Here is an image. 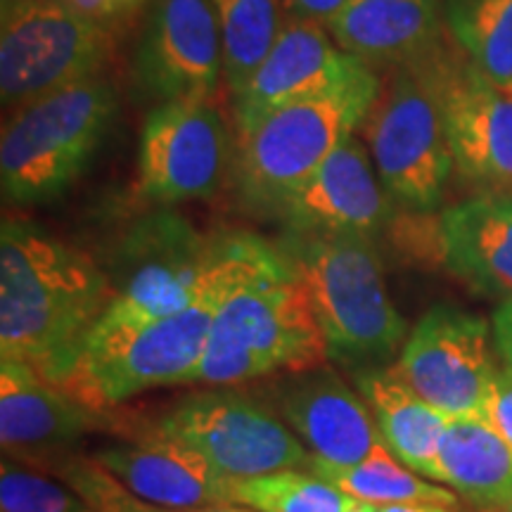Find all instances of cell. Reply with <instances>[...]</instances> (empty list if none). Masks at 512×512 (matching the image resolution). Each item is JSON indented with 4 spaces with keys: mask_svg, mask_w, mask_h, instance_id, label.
Here are the masks:
<instances>
[{
    "mask_svg": "<svg viewBox=\"0 0 512 512\" xmlns=\"http://www.w3.org/2000/svg\"><path fill=\"white\" fill-rule=\"evenodd\" d=\"M112 299L110 275L41 226L0 230V356L60 384Z\"/></svg>",
    "mask_w": 512,
    "mask_h": 512,
    "instance_id": "6da1fadb",
    "label": "cell"
},
{
    "mask_svg": "<svg viewBox=\"0 0 512 512\" xmlns=\"http://www.w3.org/2000/svg\"><path fill=\"white\" fill-rule=\"evenodd\" d=\"M252 235L207 238L162 209L133 223L114 259L112 299L93 328H126L190 309L223 280L266 256Z\"/></svg>",
    "mask_w": 512,
    "mask_h": 512,
    "instance_id": "7a4b0ae2",
    "label": "cell"
},
{
    "mask_svg": "<svg viewBox=\"0 0 512 512\" xmlns=\"http://www.w3.org/2000/svg\"><path fill=\"white\" fill-rule=\"evenodd\" d=\"M328 361L309 290L285 254L226 294L211 320L202 361L188 384L233 387Z\"/></svg>",
    "mask_w": 512,
    "mask_h": 512,
    "instance_id": "3957f363",
    "label": "cell"
},
{
    "mask_svg": "<svg viewBox=\"0 0 512 512\" xmlns=\"http://www.w3.org/2000/svg\"><path fill=\"white\" fill-rule=\"evenodd\" d=\"M309 290L330 361L354 370L387 366L406 344V320L384 285L373 240L290 233L278 247Z\"/></svg>",
    "mask_w": 512,
    "mask_h": 512,
    "instance_id": "277c9868",
    "label": "cell"
},
{
    "mask_svg": "<svg viewBox=\"0 0 512 512\" xmlns=\"http://www.w3.org/2000/svg\"><path fill=\"white\" fill-rule=\"evenodd\" d=\"M278 256L271 247L261 261L209 290L200 302L174 316L126 328H93L74 366L57 387L95 411L107 413L133 396L169 384H188L202 361L211 320L226 294Z\"/></svg>",
    "mask_w": 512,
    "mask_h": 512,
    "instance_id": "5b68a950",
    "label": "cell"
},
{
    "mask_svg": "<svg viewBox=\"0 0 512 512\" xmlns=\"http://www.w3.org/2000/svg\"><path fill=\"white\" fill-rule=\"evenodd\" d=\"M117 107L112 81L100 74L19 107L3 126V195L17 204L64 195L110 133Z\"/></svg>",
    "mask_w": 512,
    "mask_h": 512,
    "instance_id": "8992f818",
    "label": "cell"
},
{
    "mask_svg": "<svg viewBox=\"0 0 512 512\" xmlns=\"http://www.w3.org/2000/svg\"><path fill=\"white\" fill-rule=\"evenodd\" d=\"M382 86L370 69L339 91L280 107L240 131L233 174L249 207L273 211L373 112Z\"/></svg>",
    "mask_w": 512,
    "mask_h": 512,
    "instance_id": "52a82bcc",
    "label": "cell"
},
{
    "mask_svg": "<svg viewBox=\"0 0 512 512\" xmlns=\"http://www.w3.org/2000/svg\"><path fill=\"white\" fill-rule=\"evenodd\" d=\"M427 57L396 67L392 86L380 93L368 114L370 159L384 190L394 202L422 214L441 202L456 169Z\"/></svg>",
    "mask_w": 512,
    "mask_h": 512,
    "instance_id": "ba28073f",
    "label": "cell"
},
{
    "mask_svg": "<svg viewBox=\"0 0 512 512\" xmlns=\"http://www.w3.org/2000/svg\"><path fill=\"white\" fill-rule=\"evenodd\" d=\"M110 50V29L93 22L67 0H3V102L22 107L76 81L98 76Z\"/></svg>",
    "mask_w": 512,
    "mask_h": 512,
    "instance_id": "9c48e42d",
    "label": "cell"
},
{
    "mask_svg": "<svg viewBox=\"0 0 512 512\" xmlns=\"http://www.w3.org/2000/svg\"><path fill=\"white\" fill-rule=\"evenodd\" d=\"M226 479H252L309 463L299 437L264 403L235 389H209L185 396L155 422Z\"/></svg>",
    "mask_w": 512,
    "mask_h": 512,
    "instance_id": "30bf717a",
    "label": "cell"
},
{
    "mask_svg": "<svg viewBox=\"0 0 512 512\" xmlns=\"http://www.w3.org/2000/svg\"><path fill=\"white\" fill-rule=\"evenodd\" d=\"M233 162V136L209 98L159 102L140 128L138 192L159 207L202 200Z\"/></svg>",
    "mask_w": 512,
    "mask_h": 512,
    "instance_id": "8fae6325",
    "label": "cell"
},
{
    "mask_svg": "<svg viewBox=\"0 0 512 512\" xmlns=\"http://www.w3.org/2000/svg\"><path fill=\"white\" fill-rule=\"evenodd\" d=\"M396 370L446 418L489 422L498 368L491 354V325L477 313L434 306L408 335Z\"/></svg>",
    "mask_w": 512,
    "mask_h": 512,
    "instance_id": "7c38bea8",
    "label": "cell"
},
{
    "mask_svg": "<svg viewBox=\"0 0 512 512\" xmlns=\"http://www.w3.org/2000/svg\"><path fill=\"white\" fill-rule=\"evenodd\" d=\"M444 107L453 164L489 192L512 190V91L496 86L470 57L437 48L427 57Z\"/></svg>",
    "mask_w": 512,
    "mask_h": 512,
    "instance_id": "4fadbf2b",
    "label": "cell"
},
{
    "mask_svg": "<svg viewBox=\"0 0 512 512\" xmlns=\"http://www.w3.org/2000/svg\"><path fill=\"white\" fill-rule=\"evenodd\" d=\"M223 76V41L211 0H150L133 53V79L150 100L211 98Z\"/></svg>",
    "mask_w": 512,
    "mask_h": 512,
    "instance_id": "5bb4252c",
    "label": "cell"
},
{
    "mask_svg": "<svg viewBox=\"0 0 512 512\" xmlns=\"http://www.w3.org/2000/svg\"><path fill=\"white\" fill-rule=\"evenodd\" d=\"M370 69V64L332 43L325 24L287 12L271 53L235 95L238 128L242 131L280 107L335 93Z\"/></svg>",
    "mask_w": 512,
    "mask_h": 512,
    "instance_id": "9a60e30c",
    "label": "cell"
},
{
    "mask_svg": "<svg viewBox=\"0 0 512 512\" xmlns=\"http://www.w3.org/2000/svg\"><path fill=\"white\" fill-rule=\"evenodd\" d=\"M290 233L373 240L392 219V197L356 136L344 138L278 209Z\"/></svg>",
    "mask_w": 512,
    "mask_h": 512,
    "instance_id": "2e32d148",
    "label": "cell"
},
{
    "mask_svg": "<svg viewBox=\"0 0 512 512\" xmlns=\"http://www.w3.org/2000/svg\"><path fill=\"white\" fill-rule=\"evenodd\" d=\"M278 408L287 427L330 465H358L389 448L361 392L328 366L287 373L278 387Z\"/></svg>",
    "mask_w": 512,
    "mask_h": 512,
    "instance_id": "e0dca14e",
    "label": "cell"
},
{
    "mask_svg": "<svg viewBox=\"0 0 512 512\" xmlns=\"http://www.w3.org/2000/svg\"><path fill=\"white\" fill-rule=\"evenodd\" d=\"M107 415L86 406L34 366L0 361V444L19 463H43L83 434L107 425Z\"/></svg>",
    "mask_w": 512,
    "mask_h": 512,
    "instance_id": "ac0fdd59",
    "label": "cell"
},
{
    "mask_svg": "<svg viewBox=\"0 0 512 512\" xmlns=\"http://www.w3.org/2000/svg\"><path fill=\"white\" fill-rule=\"evenodd\" d=\"M95 460L131 494L166 510H192L230 503V482L183 441L147 427L131 444L98 451Z\"/></svg>",
    "mask_w": 512,
    "mask_h": 512,
    "instance_id": "d6986e66",
    "label": "cell"
},
{
    "mask_svg": "<svg viewBox=\"0 0 512 512\" xmlns=\"http://www.w3.org/2000/svg\"><path fill=\"white\" fill-rule=\"evenodd\" d=\"M328 31L370 67H406L441 46L439 0H349Z\"/></svg>",
    "mask_w": 512,
    "mask_h": 512,
    "instance_id": "ffe728a7",
    "label": "cell"
},
{
    "mask_svg": "<svg viewBox=\"0 0 512 512\" xmlns=\"http://www.w3.org/2000/svg\"><path fill=\"white\" fill-rule=\"evenodd\" d=\"M448 271L489 297H512V197L484 192L439 216Z\"/></svg>",
    "mask_w": 512,
    "mask_h": 512,
    "instance_id": "44dd1931",
    "label": "cell"
},
{
    "mask_svg": "<svg viewBox=\"0 0 512 512\" xmlns=\"http://www.w3.org/2000/svg\"><path fill=\"white\" fill-rule=\"evenodd\" d=\"M354 380L392 456L418 475L441 482L439 444L451 418L415 394L396 366L358 370Z\"/></svg>",
    "mask_w": 512,
    "mask_h": 512,
    "instance_id": "7402d4cb",
    "label": "cell"
},
{
    "mask_svg": "<svg viewBox=\"0 0 512 512\" xmlns=\"http://www.w3.org/2000/svg\"><path fill=\"white\" fill-rule=\"evenodd\" d=\"M441 482L479 510L512 505V446L482 418H451L439 444Z\"/></svg>",
    "mask_w": 512,
    "mask_h": 512,
    "instance_id": "603a6c76",
    "label": "cell"
},
{
    "mask_svg": "<svg viewBox=\"0 0 512 512\" xmlns=\"http://www.w3.org/2000/svg\"><path fill=\"white\" fill-rule=\"evenodd\" d=\"M306 467L313 475L337 486L342 494L356 498V501L373 505L439 503L448 505V508L458 503V496L451 489L434 484L432 479H422L418 472L396 460L392 451L366 460V463L347 467L323 463V460L311 456Z\"/></svg>",
    "mask_w": 512,
    "mask_h": 512,
    "instance_id": "cb8c5ba5",
    "label": "cell"
},
{
    "mask_svg": "<svg viewBox=\"0 0 512 512\" xmlns=\"http://www.w3.org/2000/svg\"><path fill=\"white\" fill-rule=\"evenodd\" d=\"M223 41V79L233 98L256 72L285 27L283 0H211Z\"/></svg>",
    "mask_w": 512,
    "mask_h": 512,
    "instance_id": "d4e9b609",
    "label": "cell"
},
{
    "mask_svg": "<svg viewBox=\"0 0 512 512\" xmlns=\"http://www.w3.org/2000/svg\"><path fill=\"white\" fill-rule=\"evenodd\" d=\"M444 15L479 72L512 91V0H444Z\"/></svg>",
    "mask_w": 512,
    "mask_h": 512,
    "instance_id": "484cf974",
    "label": "cell"
},
{
    "mask_svg": "<svg viewBox=\"0 0 512 512\" xmlns=\"http://www.w3.org/2000/svg\"><path fill=\"white\" fill-rule=\"evenodd\" d=\"M230 503L252 512H344L351 496L302 470H280L273 475L233 479Z\"/></svg>",
    "mask_w": 512,
    "mask_h": 512,
    "instance_id": "4316f807",
    "label": "cell"
},
{
    "mask_svg": "<svg viewBox=\"0 0 512 512\" xmlns=\"http://www.w3.org/2000/svg\"><path fill=\"white\" fill-rule=\"evenodd\" d=\"M3 512H93L64 479H53L19 460L3 456L0 465Z\"/></svg>",
    "mask_w": 512,
    "mask_h": 512,
    "instance_id": "83f0119b",
    "label": "cell"
},
{
    "mask_svg": "<svg viewBox=\"0 0 512 512\" xmlns=\"http://www.w3.org/2000/svg\"><path fill=\"white\" fill-rule=\"evenodd\" d=\"M489 422L494 430L512 446V368H498L494 389H491Z\"/></svg>",
    "mask_w": 512,
    "mask_h": 512,
    "instance_id": "f1b7e54d",
    "label": "cell"
},
{
    "mask_svg": "<svg viewBox=\"0 0 512 512\" xmlns=\"http://www.w3.org/2000/svg\"><path fill=\"white\" fill-rule=\"evenodd\" d=\"M67 3L74 5L86 17H91L93 22L110 29V24L136 15L147 0H67Z\"/></svg>",
    "mask_w": 512,
    "mask_h": 512,
    "instance_id": "f546056e",
    "label": "cell"
},
{
    "mask_svg": "<svg viewBox=\"0 0 512 512\" xmlns=\"http://www.w3.org/2000/svg\"><path fill=\"white\" fill-rule=\"evenodd\" d=\"M349 0H285V8L290 15L313 19L328 27V22L347 5Z\"/></svg>",
    "mask_w": 512,
    "mask_h": 512,
    "instance_id": "4dcf8cb0",
    "label": "cell"
},
{
    "mask_svg": "<svg viewBox=\"0 0 512 512\" xmlns=\"http://www.w3.org/2000/svg\"><path fill=\"white\" fill-rule=\"evenodd\" d=\"M491 330H494V342L505 366L512 368V297L501 299L498 309L494 311L491 320Z\"/></svg>",
    "mask_w": 512,
    "mask_h": 512,
    "instance_id": "1f68e13d",
    "label": "cell"
},
{
    "mask_svg": "<svg viewBox=\"0 0 512 512\" xmlns=\"http://www.w3.org/2000/svg\"><path fill=\"white\" fill-rule=\"evenodd\" d=\"M377 512H451L448 505L439 503H394V505H377Z\"/></svg>",
    "mask_w": 512,
    "mask_h": 512,
    "instance_id": "d6a6232c",
    "label": "cell"
},
{
    "mask_svg": "<svg viewBox=\"0 0 512 512\" xmlns=\"http://www.w3.org/2000/svg\"><path fill=\"white\" fill-rule=\"evenodd\" d=\"M138 512H247L240 505H207V508H192V510H166V508H157L152 503H143Z\"/></svg>",
    "mask_w": 512,
    "mask_h": 512,
    "instance_id": "836d02e7",
    "label": "cell"
},
{
    "mask_svg": "<svg viewBox=\"0 0 512 512\" xmlns=\"http://www.w3.org/2000/svg\"><path fill=\"white\" fill-rule=\"evenodd\" d=\"M344 512H377V505L373 503H366V501H356V498H351L349 508Z\"/></svg>",
    "mask_w": 512,
    "mask_h": 512,
    "instance_id": "e575fe53",
    "label": "cell"
},
{
    "mask_svg": "<svg viewBox=\"0 0 512 512\" xmlns=\"http://www.w3.org/2000/svg\"><path fill=\"white\" fill-rule=\"evenodd\" d=\"M479 512H512V505H508V508H498V510H479Z\"/></svg>",
    "mask_w": 512,
    "mask_h": 512,
    "instance_id": "d590c367",
    "label": "cell"
},
{
    "mask_svg": "<svg viewBox=\"0 0 512 512\" xmlns=\"http://www.w3.org/2000/svg\"><path fill=\"white\" fill-rule=\"evenodd\" d=\"M247 512H252V510H247Z\"/></svg>",
    "mask_w": 512,
    "mask_h": 512,
    "instance_id": "8d00e7d4",
    "label": "cell"
}]
</instances>
